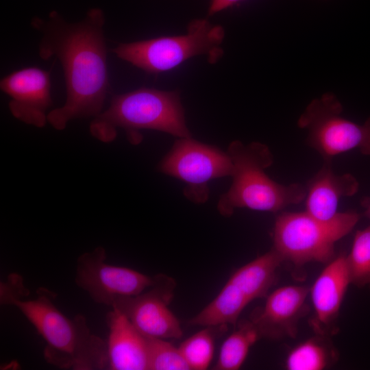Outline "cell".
<instances>
[{
	"label": "cell",
	"instance_id": "6da1fadb",
	"mask_svg": "<svg viewBox=\"0 0 370 370\" xmlns=\"http://www.w3.org/2000/svg\"><path fill=\"white\" fill-rule=\"evenodd\" d=\"M105 23L99 8L90 9L75 23L66 21L56 11L46 18L34 16L31 20V26L40 35V58H56L63 71L65 102L50 110L47 116L57 130H64L73 120L95 118L103 111L111 91Z\"/></svg>",
	"mask_w": 370,
	"mask_h": 370
},
{
	"label": "cell",
	"instance_id": "7a4b0ae2",
	"mask_svg": "<svg viewBox=\"0 0 370 370\" xmlns=\"http://www.w3.org/2000/svg\"><path fill=\"white\" fill-rule=\"evenodd\" d=\"M28 292L20 275L13 274L1 284V303L15 306L34 325L46 343L47 363L64 369H108L106 341L92 333L84 316L67 317L47 289L40 288L36 298L23 299Z\"/></svg>",
	"mask_w": 370,
	"mask_h": 370
},
{
	"label": "cell",
	"instance_id": "3957f363",
	"mask_svg": "<svg viewBox=\"0 0 370 370\" xmlns=\"http://www.w3.org/2000/svg\"><path fill=\"white\" fill-rule=\"evenodd\" d=\"M232 164V182L219 198L217 209L230 217L237 208L276 212L306 199V187L299 183L276 182L266 173L273 163L269 147L260 142L232 141L227 151Z\"/></svg>",
	"mask_w": 370,
	"mask_h": 370
},
{
	"label": "cell",
	"instance_id": "277c9868",
	"mask_svg": "<svg viewBox=\"0 0 370 370\" xmlns=\"http://www.w3.org/2000/svg\"><path fill=\"white\" fill-rule=\"evenodd\" d=\"M123 129L130 141H140V130L163 132L178 138L191 137L178 91L141 87L114 95L108 108L93 118L92 136L103 143L113 141L117 129Z\"/></svg>",
	"mask_w": 370,
	"mask_h": 370
},
{
	"label": "cell",
	"instance_id": "5b68a950",
	"mask_svg": "<svg viewBox=\"0 0 370 370\" xmlns=\"http://www.w3.org/2000/svg\"><path fill=\"white\" fill-rule=\"evenodd\" d=\"M224 37L222 26L195 19L188 25L186 34L120 42L111 51L148 74H158L198 56H206L210 64L217 62L223 54Z\"/></svg>",
	"mask_w": 370,
	"mask_h": 370
},
{
	"label": "cell",
	"instance_id": "8992f818",
	"mask_svg": "<svg viewBox=\"0 0 370 370\" xmlns=\"http://www.w3.org/2000/svg\"><path fill=\"white\" fill-rule=\"evenodd\" d=\"M360 214L338 212L328 220L312 217L306 211L285 212L275 219L273 249L283 261L296 265L311 262H329L334 258L335 244L356 226Z\"/></svg>",
	"mask_w": 370,
	"mask_h": 370
},
{
	"label": "cell",
	"instance_id": "52a82bcc",
	"mask_svg": "<svg viewBox=\"0 0 370 370\" xmlns=\"http://www.w3.org/2000/svg\"><path fill=\"white\" fill-rule=\"evenodd\" d=\"M342 112L338 98L326 92L313 99L298 119V127L307 131V144L325 162L353 150L370 155V117L359 124L343 117Z\"/></svg>",
	"mask_w": 370,
	"mask_h": 370
},
{
	"label": "cell",
	"instance_id": "ba28073f",
	"mask_svg": "<svg viewBox=\"0 0 370 370\" xmlns=\"http://www.w3.org/2000/svg\"><path fill=\"white\" fill-rule=\"evenodd\" d=\"M283 262L272 248L238 269L217 297L190 319V325H235L244 308L253 300L265 297L276 280Z\"/></svg>",
	"mask_w": 370,
	"mask_h": 370
},
{
	"label": "cell",
	"instance_id": "9c48e42d",
	"mask_svg": "<svg viewBox=\"0 0 370 370\" xmlns=\"http://www.w3.org/2000/svg\"><path fill=\"white\" fill-rule=\"evenodd\" d=\"M158 169L186 184L184 195L188 200L202 204L209 197L208 182L231 177L233 164L227 152L188 137L176 140Z\"/></svg>",
	"mask_w": 370,
	"mask_h": 370
},
{
	"label": "cell",
	"instance_id": "30bf717a",
	"mask_svg": "<svg viewBox=\"0 0 370 370\" xmlns=\"http://www.w3.org/2000/svg\"><path fill=\"white\" fill-rule=\"evenodd\" d=\"M106 251L97 247L77 260L75 282L97 304L111 306L114 299L138 295L153 286L158 275H147L106 262Z\"/></svg>",
	"mask_w": 370,
	"mask_h": 370
},
{
	"label": "cell",
	"instance_id": "8fae6325",
	"mask_svg": "<svg viewBox=\"0 0 370 370\" xmlns=\"http://www.w3.org/2000/svg\"><path fill=\"white\" fill-rule=\"evenodd\" d=\"M175 286L172 278L159 274L153 286L136 295L116 297L111 307L147 336L180 338L183 335L180 323L169 308Z\"/></svg>",
	"mask_w": 370,
	"mask_h": 370
},
{
	"label": "cell",
	"instance_id": "7c38bea8",
	"mask_svg": "<svg viewBox=\"0 0 370 370\" xmlns=\"http://www.w3.org/2000/svg\"><path fill=\"white\" fill-rule=\"evenodd\" d=\"M0 89L10 97L8 108L15 119L38 128L48 123L53 105L50 71L37 66L14 71L1 79Z\"/></svg>",
	"mask_w": 370,
	"mask_h": 370
},
{
	"label": "cell",
	"instance_id": "4fadbf2b",
	"mask_svg": "<svg viewBox=\"0 0 370 370\" xmlns=\"http://www.w3.org/2000/svg\"><path fill=\"white\" fill-rule=\"evenodd\" d=\"M309 293L308 287L298 285L281 286L271 293L250 319L260 338L280 340L295 337L299 322L308 311L306 299Z\"/></svg>",
	"mask_w": 370,
	"mask_h": 370
},
{
	"label": "cell",
	"instance_id": "5bb4252c",
	"mask_svg": "<svg viewBox=\"0 0 370 370\" xmlns=\"http://www.w3.org/2000/svg\"><path fill=\"white\" fill-rule=\"evenodd\" d=\"M310 289L314 309L311 325L316 334L330 336L336 326L345 293L351 284L346 256L330 260Z\"/></svg>",
	"mask_w": 370,
	"mask_h": 370
},
{
	"label": "cell",
	"instance_id": "9a60e30c",
	"mask_svg": "<svg viewBox=\"0 0 370 370\" xmlns=\"http://www.w3.org/2000/svg\"><path fill=\"white\" fill-rule=\"evenodd\" d=\"M108 369L148 370V337L116 309L106 317Z\"/></svg>",
	"mask_w": 370,
	"mask_h": 370
},
{
	"label": "cell",
	"instance_id": "2e32d148",
	"mask_svg": "<svg viewBox=\"0 0 370 370\" xmlns=\"http://www.w3.org/2000/svg\"><path fill=\"white\" fill-rule=\"evenodd\" d=\"M306 187L305 211L317 219L328 220L338 213L337 208L342 198L358 192L359 183L349 173H335L331 162H325Z\"/></svg>",
	"mask_w": 370,
	"mask_h": 370
},
{
	"label": "cell",
	"instance_id": "e0dca14e",
	"mask_svg": "<svg viewBox=\"0 0 370 370\" xmlns=\"http://www.w3.org/2000/svg\"><path fill=\"white\" fill-rule=\"evenodd\" d=\"M337 358L329 336L317 334L289 352L285 367L288 370H322L333 365Z\"/></svg>",
	"mask_w": 370,
	"mask_h": 370
},
{
	"label": "cell",
	"instance_id": "ac0fdd59",
	"mask_svg": "<svg viewBox=\"0 0 370 370\" xmlns=\"http://www.w3.org/2000/svg\"><path fill=\"white\" fill-rule=\"evenodd\" d=\"M260 336L254 323L243 321L238 329L223 342L214 369L237 370L244 363L250 348L259 340Z\"/></svg>",
	"mask_w": 370,
	"mask_h": 370
},
{
	"label": "cell",
	"instance_id": "d6986e66",
	"mask_svg": "<svg viewBox=\"0 0 370 370\" xmlns=\"http://www.w3.org/2000/svg\"><path fill=\"white\" fill-rule=\"evenodd\" d=\"M216 326H206L182 341L178 347L190 370L208 369L213 357Z\"/></svg>",
	"mask_w": 370,
	"mask_h": 370
},
{
	"label": "cell",
	"instance_id": "ffe728a7",
	"mask_svg": "<svg viewBox=\"0 0 370 370\" xmlns=\"http://www.w3.org/2000/svg\"><path fill=\"white\" fill-rule=\"evenodd\" d=\"M346 262L351 284L370 286V225L355 234Z\"/></svg>",
	"mask_w": 370,
	"mask_h": 370
},
{
	"label": "cell",
	"instance_id": "44dd1931",
	"mask_svg": "<svg viewBox=\"0 0 370 370\" xmlns=\"http://www.w3.org/2000/svg\"><path fill=\"white\" fill-rule=\"evenodd\" d=\"M148 337V370H189L178 347L165 338Z\"/></svg>",
	"mask_w": 370,
	"mask_h": 370
},
{
	"label": "cell",
	"instance_id": "7402d4cb",
	"mask_svg": "<svg viewBox=\"0 0 370 370\" xmlns=\"http://www.w3.org/2000/svg\"><path fill=\"white\" fill-rule=\"evenodd\" d=\"M240 1L241 0H210L208 15L212 16L232 6Z\"/></svg>",
	"mask_w": 370,
	"mask_h": 370
},
{
	"label": "cell",
	"instance_id": "603a6c76",
	"mask_svg": "<svg viewBox=\"0 0 370 370\" xmlns=\"http://www.w3.org/2000/svg\"><path fill=\"white\" fill-rule=\"evenodd\" d=\"M361 205L364 208V216L370 220V197H364L361 201Z\"/></svg>",
	"mask_w": 370,
	"mask_h": 370
}]
</instances>
